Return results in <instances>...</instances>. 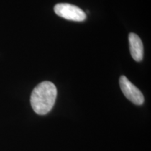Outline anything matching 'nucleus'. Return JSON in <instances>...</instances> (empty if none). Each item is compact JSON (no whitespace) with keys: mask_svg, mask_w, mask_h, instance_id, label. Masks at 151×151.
<instances>
[{"mask_svg":"<svg viewBox=\"0 0 151 151\" xmlns=\"http://www.w3.org/2000/svg\"><path fill=\"white\" fill-rule=\"evenodd\" d=\"M57 88L50 81H43L36 86L30 97V103L34 111L43 116L50 112L55 102Z\"/></svg>","mask_w":151,"mask_h":151,"instance_id":"obj_1","label":"nucleus"},{"mask_svg":"<svg viewBox=\"0 0 151 151\" xmlns=\"http://www.w3.org/2000/svg\"><path fill=\"white\" fill-rule=\"evenodd\" d=\"M54 11L58 16L71 21L82 22L87 18L86 14L82 9L71 4H58L55 6Z\"/></svg>","mask_w":151,"mask_h":151,"instance_id":"obj_2","label":"nucleus"},{"mask_svg":"<svg viewBox=\"0 0 151 151\" xmlns=\"http://www.w3.org/2000/svg\"><path fill=\"white\" fill-rule=\"evenodd\" d=\"M120 89L124 97L136 105H142L144 103V97L140 90L136 87L124 76H121L119 80Z\"/></svg>","mask_w":151,"mask_h":151,"instance_id":"obj_3","label":"nucleus"},{"mask_svg":"<svg viewBox=\"0 0 151 151\" xmlns=\"http://www.w3.org/2000/svg\"><path fill=\"white\" fill-rule=\"evenodd\" d=\"M129 43L132 57L135 61L141 62L143 58V45L140 37L134 33H130Z\"/></svg>","mask_w":151,"mask_h":151,"instance_id":"obj_4","label":"nucleus"}]
</instances>
